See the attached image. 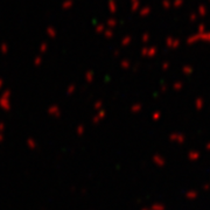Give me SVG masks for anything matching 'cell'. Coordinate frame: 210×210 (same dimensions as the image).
I'll return each instance as SVG.
<instances>
[{
	"mask_svg": "<svg viewBox=\"0 0 210 210\" xmlns=\"http://www.w3.org/2000/svg\"><path fill=\"white\" fill-rule=\"evenodd\" d=\"M206 150L208 151V152H210V143H207V144H206Z\"/></svg>",
	"mask_w": 210,
	"mask_h": 210,
	"instance_id": "10",
	"label": "cell"
},
{
	"mask_svg": "<svg viewBox=\"0 0 210 210\" xmlns=\"http://www.w3.org/2000/svg\"><path fill=\"white\" fill-rule=\"evenodd\" d=\"M209 189H210V184L209 183H206V184L203 186V190H206V191H207V190H209Z\"/></svg>",
	"mask_w": 210,
	"mask_h": 210,
	"instance_id": "9",
	"label": "cell"
},
{
	"mask_svg": "<svg viewBox=\"0 0 210 210\" xmlns=\"http://www.w3.org/2000/svg\"><path fill=\"white\" fill-rule=\"evenodd\" d=\"M143 210H148V209H143Z\"/></svg>",
	"mask_w": 210,
	"mask_h": 210,
	"instance_id": "11",
	"label": "cell"
},
{
	"mask_svg": "<svg viewBox=\"0 0 210 210\" xmlns=\"http://www.w3.org/2000/svg\"><path fill=\"white\" fill-rule=\"evenodd\" d=\"M201 158V153L199 151H190L188 153V159L190 161H197Z\"/></svg>",
	"mask_w": 210,
	"mask_h": 210,
	"instance_id": "3",
	"label": "cell"
},
{
	"mask_svg": "<svg viewBox=\"0 0 210 210\" xmlns=\"http://www.w3.org/2000/svg\"><path fill=\"white\" fill-rule=\"evenodd\" d=\"M153 162H154L158 167H163V166L166 165V160H165V158L161 156V155H155V156H153Z\"/></svg>",
	"mask_w": 210,
	"mask_h": 210,
	"instance_id": "2",
	"label": "cell"
},
{
	"mask_svg": "<svg viewBox=\"0 0 210 210\" xmlns=\"http://www.w3.org/2000/svg\"><path fill=\"white\" fill-rule=\"evenodd\" d=\"M184 196H186L187 200H195V199H197L199 193H197L196 190H188V191L184 194Z\"/></svg>",
	"mask_w": 210,
	"mask_h": 210,
	"instance_id": "4",
	"label": "cell"
},
{
	"mask_svg": "<svg viewBox=\"0 0 210 210\" xmlns=\"http://www.w3.org/2000/svg\"><path fill=\"white\" fill-rule=\"evenodd\" d=\"M169 140L172 143H176V144H182L186 140V137L182 133H172L169 134Z\"/></svg>",
	"mask_w": 210,
	"mask_h": 210,
	"instance_id": "1",
	"label": "cell"
},
{
	"mask_svg": "<svg viewBox=\"0 0 210 210\" xmlns=\"http://www.w3.org/2000/svg\"><path fill=\"white\" fill-rule=\"evenodd\" d=\"M152 210H166V207H165V204L158 203V204H153Z\"/></svg>",
	"mask_w": 210,
	"mask_h": 210,
	"instance_id": "6",
	"label": "cell"
},
{
	"mask_svg": "<svg viewBox=\"0 0 210 210\" xmlns=\"http://www.w3.org/2000/svg\"><path fill=\"white\" fill-rule=\"evenodd\" d=\"M160 117H161V113H160V112H155V113L153 115V119L154 120H158Z\"/></svg>",
	"mask_w": 210,
	"mask_h": 210,
	"instance_id": "7",
	"label": "cell"
},
{
	"mask_svg": "<svg viewBox=\"0 0 210 210\" xmlns=\"http://www.w3.org/2000/svg\"><path fill=\"white\" fill-rule=\"evenodd\" d=\"M182 87H183V85H182L181 83H176V85H174V89H175L176 91H179L182 89Z\"/></svg>",
	"mask_w": 210,
	"mask_h": 210,
	"instance_id": "8",
	"label": "cell"
},
{
	"mask_svg": "<svg viewBox=\"0 0 210 210\" xmlns=\"http://www.w3.org/2000/svg\"><path fill=\"white\" fill-rule=\"evenodd\" d=\"M203 106H204V100H203V98H201V97L196 98V99H195V109H196L197 111H201V110L203 109Z\"/></svg>",
	"mask_w": 210,
	"mask_h": 210,
	"instance_id": "5",
	"label": "cell"
}]
</instances>
